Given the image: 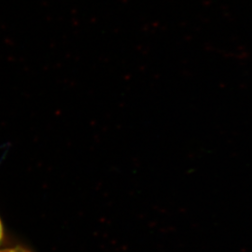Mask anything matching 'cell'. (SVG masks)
Returning a JSON list of instances; mask_svg holds the SVG:
<instances>
[{
  "label": "cell",
  "instance_id": "cell-2",
  "mask_svg": "<svg viewBox=\"0 0 252 252\" xmlns=\"http://www.w3.org/2000/svg\"><path fill=\"white\" fill-rule=\"evenodd\" d=\"M3 236H4V231H3V225L2 222L0 220V242L3 240Z\"/></svg>",
  "mask_w": 252,
  "mask_h": 252
},
{
  "label": "cell",
  "instance_id": "cell-1",
  "mask_svg": "<svg viewBox=\"0 0 252 252\" xmlns=\"http://www.w3.org/2000/svg\"><path fill=\"white\" fill-rule=\"evenodd\" d=\"M0 252H30L24 248L21 247H16V248H11V249H5V250H1Z\"/></svg>",
  "mask_w": 252,
  "mask_h": 252
}]
</instances>
